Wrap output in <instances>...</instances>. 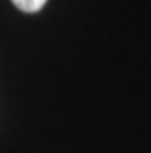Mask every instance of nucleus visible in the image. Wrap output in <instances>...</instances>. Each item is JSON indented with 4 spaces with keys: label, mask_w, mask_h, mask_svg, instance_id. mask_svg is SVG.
<instances>
[{
    "label": "nucleus",
    "mask_w": 151,
    "mask_h": 153,
    "mask_svg": "<svg viewBox=\"0 0 151 153\" xmlns=\"http://www.w3.org/2000/svg\"><path fill=\"white\" fill-rule=\"evenodd\" d=\"M45 2H47V0H12V4L16 6V8L22 10V12H28V14L39 12L45 6Z\"/></svg>",
    "instance_id": "nucleus-1"
}]
</instances>
